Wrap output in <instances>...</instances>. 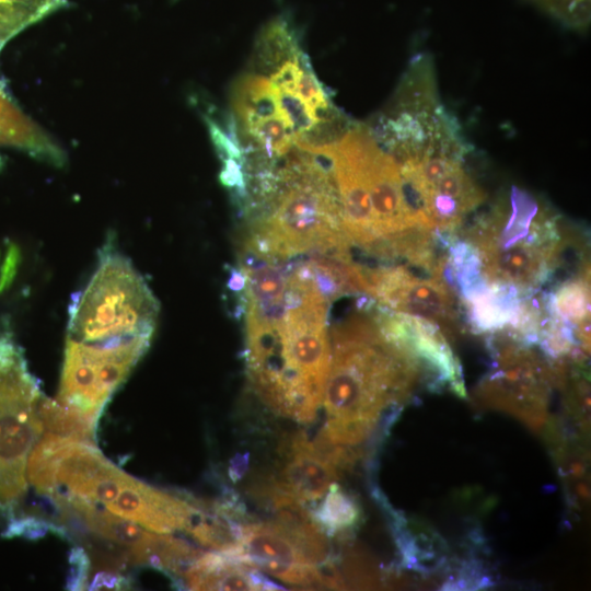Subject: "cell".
Listing matches in <instances>:
<instances>
[{
	"label": "cell",
	"mask_w": 591,
	"mask_h": 591,
	"mask_svg": "<svg viewBox=\"0 0 591 591\" xmlns=\"http://www.w3.org/2000/svg\"><path fill=\"white\" fill-rule=\"evenodd\" d=\"M331 301L304 260L288 264L287 310L280 323L245 333L254 391L278 415L311 422L323 402L331 362Z\"/></svg>",
	"instance_id": "cell-1"
},
{
	"label": "cell",
	"mask_w": 591,
	"mask_h": 591,
	"mask_svg": "<svg viewBox=\"0 0 591 591\" xmlns=\"http://www.w3.org/2000/svg\"><path fill=\"white\" fill-rule=\"evenodd\" d=\"M358 310L332 329L331 362L323 402L326 422L315 442L340 448L362 441L381 412L403 397L417 363L381 334L375 302L362 298Z\"/></svg>",
	"instance_id": "cell-2"
},
{
	"label": "cell",
	"mask_w": 591,
	"mask_h": 591,
	"mask_svg": "<svg viewBox=\"0 0 591 591\" xmlns=\"http://www.w3.org/2000/svg\"><path fill=\"white\" fill-rule=\"evenodd\" d=\"M575 242L558 215L513 188L457 237L456 251L488 289L523 301L552 283Z\"/></svg>",
	"instance_id": "cell-3"
},
{
	"label": "cell",
	"mask_w": 591,
	"mask_h": 591,
	"mask_svg": "<svg viewBox=\"0 0 591 591\" xmlns=\"http://www.w3.org/2000/svg\"><path fill=\"white\" fill-rule=\"evenodd\" d=\"M27 479L57 502L81 499L157 533L187 530L194 500L157 489L109 462L93 442L43 433L27 463Z\"/></svg>",
	"instance_id": "cell-4"
},
{
	"label": "cell",
	"mask_w": 591,
	"mask_h": 591,
	"mask_svg": "<svg viewBox=\"0 0 591 591\" xmlns=\"http://www.w3.org/2000/svg\"><path fill=\"white\" fill-rule=\"evenodd\" d=\"M277 165L274 192L245 215L243 250L288 260L311 255L349 254L341 209L332 171L297 148Z\"/></svg>",
	"instance_id": "cell-5"
},
{
	"label": "cell",
	"mask_w": 591,
	"mask_h": 591,
	"mask_svg": "<svg viewBox=\"0 0 591 591\" xmlns=\"http://www.w3.org/2000/svg\"><path fill=\"white\" fill-rule=\"evenodd\" d=\"M159 304L131 262L107 244L84 289L69 311V338L82 343H114L151 337Z\"/></svg>",
	"instance_id": "cell-6"
},
{
	"label": "cell",
	"mask_w": 591,
	"mask_h": 591,
	"mask_svg": "<svg viewBox=\"0 0 591 591\" xmlns=\"http://www.w3.org/2000/svg\"><path fill=\"white\" fill-rule=\"evenodd\" d=\"M42 398L21 350L0 333V515L7 525L28 488V459L43 433Z\"/></svg>",
	"instance_id": "cell-7"
},
{
	"label": "cell",
	"mask_w": 591,
	"mask_h": 591,
	"mask_svg": "<svg viewBox=\"0 0 591 591\" xmlns=\"http://www.w3.org/2000/svg\"><path fill=\"white\" fill-rule=\"evenodd\" d=\"M464 142L434 148L397 162L413 209L422 224L453 236L485 200V194L464 167Z\"/></svg>",
	"instance_id": "cell-8"
},
{
	"label": "cell",
	"mask_w": 591,
	"mask_h": 591,
	"mask_svg": "<svg viewBox=\"0 0 591 591\" xmlns=\"http://www.w3.org/2000/svg\"><path fill=\"white\" fill-rule=\"evenodd\" d=\"M142 336L114 343H82L68 337L57 399L97 421L112 394L150 345Z\"/></svg>",
	"instance_id": "cell-9"
},
{
	"label": "cell",
	"mask_w": 591,
	"mask_h": 591,
	"mask_svg": "<svg viewBox=\"0 0 591 591\" xmlns=\"http://www.w3.org/2000/svg\"><path fill=\"white\" fill-rule=\"evenodd\" d=\"M394 263L362 264L367 296L390 311L421 317L439 327H455L463 311L447 270Z\"/></svg>",
	"instance_id": "cell-10"
},
{
	"label": "cell",
	"mask_w": 591,
	"mask_h": 591,
	"mask_svg": "<svg viewBox=\"0 0 591 591\" xmlns=\"http://www.w3.org/2000/svg\"><path fill=\"white\" fill-rule=\"evenodd\" d=\"M58 503L72 509L94 534L124 547L136 564L182 577L200 555L185 541L169 533H153L132 521L112 515L109 511L94 503L81 499H66Z\"/></svg>",
	"instance_id": "cell-11"
},
{
	"label": "cell",
	"mask_w": 591,
	"mask_h": 591,
	"mask_svg": "<svg viewBox=\"0 0 591 591\" xmlns=\"http://www.w3.org/2000/svg\"><path fill=\"white\" fill-rule=\"evenodd\" d=\"M234 557L293 586L338 587L335 576L310 563L271 522L240 524Z\"/></svg>",
	"instance_id": "cell-12"
},
{
	"label": "cell",
	"mask_w": 591,
	"mask_h": 591,
	"mask_svg": "<svg viewBox=\"0 0 591 591\" xmlns=\"http://www.w3.org/2000/svg\"><path fill=\"white\" fill-rule=\"evenodd\" d=\"M275 517L270 521L316 567L335 575L329 564V547L324 531L302 502L283 489L277 482L259 489Z\"/></svg>",
	"instance_id": "cell-13"
},
{
	"label": "cell",
	"mask_w": 591,
	"mask_h": 591,
	"mask_svg": "<svg viewBox=\"0 0 591 591\" xmlns=\"http://www.w3.org/2000/svg\"><path fill=\"white\" fill-rule=\"evenodd\" d=\"M285 454L277 483L301 502L320 499L338 477L337 465L302 432L288 442Z\"/></svg>",
	"instance_id": "cell-14"
},
{
	"label": "cell",
	"mask_w": 591,
	"mask_h": 591,
	"mask_svg": "<svg viewBox=\"0 0 591 591\" xmlns=\"http://www.w3.org/2000/svg\"><path fill=\"white\" fill-rule=\"evenodd\" d=\"M182 578L190 590H277L255 567L227 553L200 554Z\"/></svg>",
	"instance_id": "cell-15"
},
{
	"label": "cell",
	"mask_w": 591,
	"mask_h": 591,
	"mask_svg": "<svg viewBox=\"0 0 591 591\" xmlns=\"http://www.w3.org/2000/svg\"><path fill=\"white\" fill-rule=\"evenodd\" d=\"M0 146L12 147L55 166L66 163V153L39 126L24 115L0 82Z\"/></svg>",
	"instance_id": "cell-16"
},
{
	"label": "cell",
	"mask_w": 591,
	"mask_h": 591,
	"mask_svg": "<svg viewBox=\"0 0 591 591\" xmlns=\"http://www.w3.org/2000/svg\"><path fill=\"white\" fill-rule=\"evenodd\" d=\"M234 113L241 129L280 113L275 88L270 81L256 74H245L234 84L232 92Z\"/></svg>",
	"instance_id": "cell-17"
},
{
	"label": "cell",
	"mask_w": 591,
	"mask_h": 591,
	"mask_svg": "<svg viewBox=\"0 0 591 591\" xmlns=\"http://www.w3.org/2000/svg\"><path fill=\"white\" fill-rule=\"evenodd\" d=\"M246 152H258L267 159L278 161L294 144V134L281 113L260 119L242 129Z\"/></svg>",
	"instance_id": "cell-18"
},
{
	"label": "cell",
	"mask_w": 591,
	"mask_h": 591,
	"mask_svg": "<svg viewBox=\"0 0 591 591\" xmlns=\"http://www.w3.org/2000/svg\"><path fill=\"white\" fill-rule=\"evenodd\" d=\"M68 5V0H0V51L26 27Z\"/></svg>",
	"instance_id": "cell-19"
},
{
	"label": "cell",
	"mask_w": 591,
	"mask_h": 591,
	"mask_svg": "<svg viewBox=\"0 0 591 591\" xmlns=\"http://www.w3.org/2000/svg\"><path fill=\"white\" fill-rule=\"evenodd\" d=\"M39 417L43 433L62 438L93 442L95 420L56 399L42 398Z\"/></svg>",
	"instance_id": "cell-20"
},
{
	"label": "cell",
	"mask_w": 591,
	"mask_h": 591,
	"mask_svg": "<svg viewBox=\"0 0 591 591\" xmlns=\"http://www.w3.org/2000/svg\"><path fill=\"white\" fill-rule=\"evenodd\" d=\"M256 51L262 67L273 72L285 61L296 58L301 53L294 31L282 18L270 21L262 30Z\"/></svg>",
	"instance_id": "cell-21"
},
{
	"label": "cell",
	"mask_w": 591,
	"mask_h": 591,
	"mask_svg": "<svg viewBox=\"0 0 591 591\" xmlns=\"http://www.w3.org/2000/svg\"><path fill=\"white\" fill-rule=\"evenodd\" d=\"M358 514L355 500L336 484H332L312 515L323 531L336 534L354 525Z\"/></svg>",
	"instance_id": "cell-22"
},
{
	"label": "cell",
	"mask_w": 591,
	"mask_h": 591,
	"mask_svg": "<svg viewBox=\"0 0 591 591\" xmlns=\"http://www.w3.org/2000/svg\"><path fill=\"white\" fill-rule=\"evenodd\" d=\"M565 26L584 31L590 24L591 0H526Z\"/></svg>",
	"instance_id": "cell-23"
},
{
	"label": "cell",
	"mask_w": 591,
	"mask_h": 591,
	"mask_svg": "<svg viewBox=\"0 0 591 591\" xmlns=\"http://www.w3.org/2000/svg\"><path fill=\"white\" fill-rule=\"evenodd\" d=\"M296 93L312 108L317 123H331L333 120V104L321 82L311 69V65L304 55L302 59V71L297 84Z\"/></svg>",
	"instance_id": "cell-24"
},
{
	"label": "cell",
	"mask_w": 591,
	"mask_h": 591,
	"mask_svg": "<svg viewBox=\"0 0 591 591\" xmlns=\"http://www.w3.org/2000/svg\"><path fill=\"white\" fill-rule=\"evenodd\" d=\"M276 94L280 113L290 124L294 138L305 136L316 127L314 112L297 93L276 90Z\"/></svg>",
	"instance_id": "cell-25"
},
{
	"label": "cell",
	"mask_w": 591,
	"mask_h": 591,
	"mask_svg": "<svg viewBox=\"0 0 591 591\" xmlns=\"http://www.w3.org/2000/svg\"><path fill=\"white\" fill-rule=\"evenodd\" d=\"M303 57L304 54L301 51L296 58L285 61L271 73L269 81L276 90L296 93L302 71Z\"/></svg>",
	"instance_id": "cell-26"
},
{
	"label": "cell",
	"mask_w": 591,
	"mask_h": 591,
	"mask_svg": "<svg viewBox=\"0 0 591 591\" xmlns=\"http://www.w3.org/2000/svg\"><path fill=\"white\" fill-rule=\"evenodd\" d=\"M70 572L67 579L69 590H83L88 586L90 559L81 547H74L69 556Z\"/></svg>",
	"instance_id": "cell-27"
},
{
	"label": "cell",
	"mask_w": 591,
	"mask_h": 591,
	"mask_svg": "<svg viewBox=\"0 0 591 591\" xmlns=\"http://www.w3.org/2000/svg\"><path fill=\"white\" fill-rule=\"evenodd\" d=\"M129 586L127 579L118 573L111 571L99 572L92 583L90 584L91 590H117L124 589Z\"/></svg>",
	"instance_id": "cell-28"
},
{
	"label": "cell",
	"mask_w": 591,
	"mask_h": 591,
	"mask_svg": "<svg viewBox=\"0 0 591 591\" xmlns=\"http://www.w3.org/2000/svg\"><path fill=\"white\" fill-rule=\"evenodd\" d=\"M19 260V252L14 245H11L7 255L4 256V263L1 269L0 276V291L3 290L12 280L14 271L16 269V264Z\"/></svg>",
	"instance_id": "cell-29"
}]
</instances>
